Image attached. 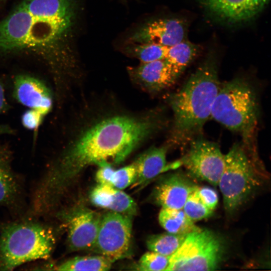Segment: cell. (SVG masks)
<instances>
[{
	"label": "cell",
	"mask_w": 271,
	"mask_h": 271,
	"mask_svg": "<svg viewBox=\"0 0 271 271\" xmlns=\"http://www.w3.org/2000/svg\"><path fill=\"white\" fill-rule=\"evenodd\" d=\"M67 226V242L73 251L91 249L95 242L101 215L84 209L64 214Z\"/></svg>",
	"instance_id": "11"
},
{
	"label": "cell",
	"mask_w": 271,
	"mask_h": 271,
	"mask_svg": "<svg viewBox=\"0 0 271 271\" xmlns=\"http://www.w3.org/2000/svg\"><path fill=\"white\" fill-rule=\"evenodd\" d=\"M169 146L153 147L140 155L133 164L136 178L132 185H143L167 170V153Z\"/></svg>",
	"instance_id": "18"
},
{
	"label": "cell",
	"mask_w": 271,
	"mask_h": 271,
	"mask_svg": "<svg viewBox=\"0 0 271 271\" xmlns=\"http://www.w3.org/2000/svg\"><path fill=\"white\" fill-rule=\"evenodd\" d=\"M45 116L37 110L29 109L23 114L22 123L25 128L30 130H36L41 124Z\"/></svg>",
	"instance_id": "27"
},
{
	"label": "cell",
	"mask_w": 271,
	"mask_h": 271,
	"mask_svg": "<svg viewBox=\"0 0 271 271\" xmlns=\"http://www.w3.org/2000/svg\"><path fill=\"white\" fill-rule=\"evenodd\" d=\"M164 124V118L157 113L140 117L117 115L97 122L50 165L35 189L34 202L43 209L54 208L71 182L84 168L109 160L120 163Z\"/></svg>",
	"instance_id": "2"
},
{
	"label": "cell",
	"mask_w": 271,
	"mask_h": 271,
	"mask_svg": "<svg viewBox=\"0 0 271 271\" xmlns=\"http://www.w3.org/2000/svg\"><path fill=\"white\" fill-rule=\"evenodd\" d=\"M197 190L199 196L203 203L208 208L213 211L218 202V197L216 192L208 187H198Z\"/></svg>",
	"instance_id": "28"
},
{
	"label": "cell",
	"mask_w": 271,
	"mask_h": 271,
	"mask_svg": "<svg viewBox=\"0 0 271 271\" xmlns=\"http://www.w3.org/2000/svg\"><path fill=\"white\" fill-rule=\"evenodd\" d=\"M258 117L256 93L249 82L236 78L221 84L211 118L240 135L243 149L256 160H261L257 145Z\"/></svg>",
	"instance_id": "4"
},
{
	"label": "cell",
	"mask_w": 271,
	"mask_h": 271,
	"mask_svg": "<svg viewBox=\"0 0 271 271\" xmlns=\"http://www.w3.org/2000/svg\"><path fill=\"white\" fill-rule=\"evenodd\" d=\"M99 167L95 178L99 184L111 186V177L114 169L108 162H103L97 165Z\"/></svg>",
	"instance_id": "29"
},
{
	"label": "cell",
	"mask_w": 271,
	"mask_h": 271,
	"mask_svg": "<svg viewBox=\"0 0 271 271\" xmlns=\"http://www.w3.org/2000/svg\"><path fill=\"white\" fill-rule=\"evenodd\" d=\"M81 0H20L0 19V66L29 61L41 66L57 92L75 75Z\"/></svg>",
	"instance_id": "1"
},
{
	"label": "cell",
	"mask_w": 271,
	"mask_h": 271,
	"mask_svg": "<svg viewBox=\"0 0 271 271\" xmlns=\"http://www.w3.org/2000/svg\"><path fill=\"white\" fill-rule=\"evenodd\" d=\"M269 179L261 160L251 158L241 143H234L224 155V165L218 186L226 212L237 211Z\"/></svg>",
	"instance_id": "6"
},
{
	"label": "cell",
	"mask_w": 271,
	"mask_h": 271,
	"mask_svg": "<svg viewBox=\"0 0 271 271\" xmlns=\"http://www.w3.org/2000/svg\"><path fill=\"white\" fill-rule=\"evenodd\" d=\"M184 22L175 18L160 19L146 23L128 38L129 43H151L171 47L185 40Z\"/></svg>",
	"instance_id": "12"
},
{
	"label": "cell",
	"mask_w": 271,
	"mask_h": 271,
	"mask_svg": "<svg viewBox=\"0 0 271 271\" xmlns=\"http://www.w3.org/2000/svg\"><path fill=\"white\" fill-rule=\"evenodd\" d=\"M169 49L155 43H129L124 50L126 54L138 59L142 63H147L164 59Z\"/></svg>",
	"instance_id": "23"
},
{
	"label": "cell",
	"mask_w": 271,
	"mask_h": 271,
	"mask_svg": "<svg viewBox=\"0 0 271 271\" xmlns=\"http://www.w3.org/2000/svg\"><path fill=\"white\" fill-rule=\"evenodd\" d=\"M197 190L189 195L183 208L186 214L194 222L208 218L213 213V210L202 201Z\"/></svg>",
	"instance_id": "24"
},
{
	"label": "cell",
	"mask_w": 271,
	"mask_h": 271,
	"mask_svg": "<svg viewBox=\"0 0 271 271\" xmlns=\"http://www.w3.org/2000/svg\"><path fill=\"white\" fill-rule=\"evenodd\" d=\"M199 47L184 40L169 48L165 58L178 77L198 52Z\"/></svg>",
	"instance_id": "21"
},
{
	"label": "cell",
	"mask_w": 271,
	"mask_h": 271,
	"mask_svg": "<svg viewBox=\"0 0 271 271\" xmlns=\"http://www.w3.org/2000/svg\"><path fill=\"white\" fill-rule=\"evenodd\" d=\"M180 163L193 179L205 181L217 186L224 168V155L219 146L201 135L186 148Z\"/></svg>",
	"instance_id": "9"
},
{
	"label": "cell",
	"mask_w": 271,
	"mask_h": 271,
	"mask_svg": "<svg viewBox=\"0 0 271 271\" xmlns=\"http://www.w3.org/2000/svg\"><path fill=\"white\" fill-rule=\"evenodd\" d=\"M226 252L223 238L214 232L200 229L188 234L172 255L166 270H214Z\"/></svg>",
	"instance_id": "7"
},
{
	"label": "cell",
	"mask_w": 271,
	"mask_h": 271,
	"mask_svg": "<svg viewBox=\"0 0 271 271\" xmlns=\"http://www.w3.org/2000/svg\"><path fill=\"white\" fill-rule=\"evenodd\" d=\"M187 235L168 232L152 235L147 239V246L150 251L171 256L181 246Z\"/></svg>",
	"instance_id": "22"
},
{
	"label": "cell",
	"mask_w": 271,
	"mask_h": 271,
	"mask_svg": "<svg viewBox=\"0 0 271 271\" xmlns=\"http://www.w3.org/2000/svg\"><path fill=\"white\" fill-rule=\"evenodd\" d=\"M90 200L95 206L130 216L137 213V205L127 194L111 186L98 184L90 193Z\"/></svg>",
	"instance_id": "16"
},
{
	"label": "cell",
	"mask_w": 271,
	"mask_h": 271,
	"mask_svg": "<svg viewBox=\"0 0 271 271\" xmlns=\"http://www.w3.org/2000/svg\"><path fill=\"white\" fill-rule=\"evenodd\" d=\"M217 70L215 60L207 59L169 97L173 114L169 146L184 149L202 134L221 86Z\"/></svg>",
	"instance_id": "3"
},
{
	"label": "cell",
	"mask_w": 271,
	"mask_h": 271,
	"mask_svg": "<svg viewBox=\"0 0 271 271\" xmlns=\"http://www.w3.org/2000/svg\"><path fill=\"white\" fill-rule=\"evenodd\" d=\"M9 108L5 96V88L3 83L0 81V114L5 112Z\"/></svg>",
	"instance_id": "30"
},
{
	"label": "cell",
	"mask_w": 271,
	"mask_h": 271,
	"mask_svg": "<svg viewBox=\"0 0 271 271\" xmlns=\"http://www.w3.org/2000/svg\"><path fill=\"white\" fill-rule=\"evenodd\" d=\"M12 159L10 148L0 144V206H14L21 195V183L12 169Z\"/></svg>",
	"instance_id": "17"
},
{
	"label": "cell",
	"mask_w": 271,
	"mask_h": 271,
	"mask_svg": "<svg viewBox=\"0 0 271 271\" xmlns=\"http://www.w3.org/2000/svg\"><path fill=\"white\" fill-rule=\"evenodd\" d=\"M13 95L18 102L39 111L44 116L53 107L52 90L42 79L31 74L21 73L15 76Z\"/></svg>",
	"instance_id": "10"
},
{
	"label": "cell",
	"mask_w": 271,
	"mask_h": 271,
	"mask_svg": "<svg viewBox=\"0 0 271 271\" xmlns=\"http://www.w3.org/2000/svg\"><path fill=\"white\" fill-rule=\"evenodd\" d=\"M136 168L133 163L114 170L111 177V186L123 190L133 184L136 178Z\"/></svg>",
	"instance_id": "26"
},
{
	"label": "cell",
	"mask_w": 271,
	"mask_h": 271,
	"mask_svg": "<svg viewBox=\"0 0 271 271\" xmlns=\"http://www.w3.org/2000/svg\"><path fill=\"white\" fill-rule=\"evenodd\" d=\"M15 130L10 125L7 124H0V135L13 134Z\"/></svg>",
	"instance_id": "32"
},
{
	"label": "cell",
	"mask_w": 271,
	"mask_h": 271,
	"mask_svg": "<svg viewBox=\"0 0 271 271\" xmlns=\"http://www.w3.org/2000/svg\"><path fill=\"white\" fill-rule=\"evenodd\" d=\"M198 187L188 174L177 172L166 175L159 180L152 197L155 203L162 207L181 209L189 195Z\"/></svg>",
	"instance_id": "13"
},
{
	"label": "cell",
	"mask_w": 271,
	"mask_h": 271,
	"mask_svg": "<svg viewBox=\"0 0 271 271\" xmlns=\"http://www.w3.org/2000/svg\"><path fill=\"white\" fill-rule=\"evenodd\" d=\"M112 262L102 255L76 256L56 265H48V269L57 270L106 271L111 267Z\"/></svg>",
	"instance_id": "20"
},
{
	"label": "cell",
	"mask_w": 271,
	"mask_h": 271,
	"mask_svg": "<svg viewBox=\"0 0 271 271\" xmlns=\"http://www.w3.org/2000/svg\"><path fill=\"white\" fill-rule=\"evenodd\" d=\"M218 18L230 24L246 22L258 13L251 0H200Z\"/></svg>",
	"instance_id": "15"
},
{
	"label": "cell",
	"mask_w": 271,
	"mask_h": 271,
	"mask_svg": "<svg viewBox=\"0 0 271 271\" xmlns=\"http://www.w3.org/2000/svg\"><path fill=\"white\" fill-rule=\"evenodd\" d=\"M159 221L167 232L178 234H188L201 228L186 214L183 209L162 207L159 214Z\"/></svg>",
	"instance_id": "19"
},
{
	"label": "cell",
	"mask_w": 271,
	"mask_h": 271,
	"mask_svg": "<svg viewBox=\"0 0 271 271\" xmlns=\"http://www.w3.org/2000/svg\"><path fill=\"white\" fill-rule=\"evenodd\" d=\"M128 71L132 80L150 93L168 88L178 78L165 59L142 63L137 67H130Z\"/></svg>",
	"instance_id": "14"
},
{
	"label": "cell",
	"mask_w": 271,
	"mask_h": 271,
	"mask_svg": "<svg viewBox=\"0 0 271 271\" xmlns=\"http://www.w3.org/2000/svg\"><path fill=\"white\" fill-rule=\"evenodd\" d=\"M7 0H0V6H2Z\"/></svg>",
	"instance_id": "33"
},
{
	"label": "cell",
	"mask_w": 271,
	"mask_h": 271,
	"mask_svg": "<svg viewBox=\"0 0 271 271\" xmlns=\"http://www.w3.org/2000/svg\"><path fill=\"white\" fill-rule=\"evenodd\" d=\"M131 218L132 216L112 211L101 215L91 249L112 262L127 257L131 252Z\"/></svg>",
	"instance_id": "8"
},
{
	"label": "cell",
	"mask_w": 271,
	"mask_h": 271,
	"mask_svg": "<svg viewBox=\"0 0 271 271\" xmlns=\"http://www.w3.org/2000/svg\"><path fill=\"white\" fill-rule=\"evenodd\" d=\"M256 11L258 14L267 5L270 0H251Z\"/></svg>",
	"instance_id": "31"
},
{
	"label": "cell",
	"mask_w": 271,
	"mask_h": 271,
	"mask_svg": "<svg viewBox=\"0 0 271 271\" xmlns=\"http://www.w3.org/2000/svg\"><path fill=\"white\" fill-rule=\"evenodd\" d=\"M54 228L34 221L7 223L0 230V270H11L50 257L56 244Z\"/></svg>",
	"instance_id": "5"
},
{
	"label": "cell",
	"mask_w": 271,
	"mask_h": 271,
	"mask_svg": "<svg viewBox=\"0 0 271 271\" xmlns=\"http://www.w3.org/2000/svg\"><path fill=\"white\" fill-rule=\"evenodd\" d=\"M170 257L150 250L141 256L135 267L142 271L166 270Z\"/></svg>",
	"instance_id": "25"
}]
</instances>
